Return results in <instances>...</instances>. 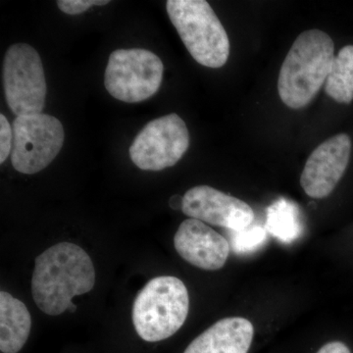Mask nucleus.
I'll list each match as a JSON object with an SVG mask.
<instances>
[{
	"instance_id": "a211bd4d",
	"label": "nucleus",
	"mask_w": 353,
	"mask_h": 353,
	"mask_svg": "<svg viewBox=\"0 0 353 353\" xmlns=\"http://www.w3.org/2000/svg\"><path fill=\"white\" fill-rule=\"evenodd\" d=\"M13 132L3 114L0 115V163H3L12 152Z\"/></svg>"
},
{
	"instance_id": "aec40b11",
	"label": "nucleus",
	"mask_w": 353,
	"mask_h": 353,
	"mask_svg": "<svg viewBox=\"0 0 353 353\" xmlns=\"http://www.w3.org/2000/svg\"><path fill=\"white\" fill-rule=\"evenodd\" d=\"M170 206L174 210H176V209H182L183 206V197L180 196H174L171 197Z\"/></svg>"
},
{
	"instance_id": "423d86ee",
	"label": "nucleus",
	"mask_w": 353,
	"mask_h": 353,
	"mask_svg": "<svg viewBox=\"0 0 353 353\" xmlns=\"http://www.w3.org/2000/svg\"><path fill=\"white\" fill-rule=\"evenodd\" d=\"M11 162L14 169L32 175L48 166L63 146L61 122L48 114L19 116L12 124Z\"/></svg>"
},
{
	"instance_id": "f257e3e1",
	"label": "nucleus",
	"mask_w": 353,
	"mask_h": 353,
	"mask_svg": "<svg viewBox=\"0 0 353 353\" xmlns=\"http://www.w3.org/2000/svg\"><path fill=\"white\" fill-rule=\"evenodd\" d=\"M95 270L80 246L60 243L36 259L32 279L34 303L43 313L58 316L69 310L72 299L94 289Z\"/></svg>"
},
{
	"instance_id": "f3484780",
	"label": "nucleus",
	"mask_w": 353,
	"mask_h": 353,
	"mask_svg": "<svg viewBox=\"0 0 353 353\" xmlns=\"http://www.w3.org/2000/svg\"><path fill=\"white\" fill-rule=\"evenodd\" d=\"M108 3V0H59L57 1L60 10L68 15H78L85 12L90 7L103 6Z\"/></svg>"
},
{
	"instance_id": "6e6552de",
	"label": "nucleus",
	"mask_w": 353,
	"mask_h": 353,
	"mask_svg": "<svg viewBox=\"0 0 353 353\" xmlns=\"http://www.w3.org/2000/svg\"><path fill=\"white\" fill-rule=\"evenodd\" d=\"M190 145L185 121L175 113L148 123L130 148V157L145 171H161L178 163Z\"/></svg>"
},
{
	"instance_id": "39448f33",
	"label": "nucleus",
	"mask_w": 353,
	"mask_h": 353,
	"mask_svg": "<svg viewBox=\"0 0 353 353\" xmlns=\"http://www.w3.org/2000/svg\"><path fill=\"white\" fill-rule=\"evenodd\" d=\"M163 63L152 51L117 50L109 57L104 85L114 99L136 103L157 94L163 79Z\"/></svg>"
},
{
	"instance_id": "4468645a",
	"label": "nucleus",
	"mask_w": 353,
	"mask_h": 353,
	"mask_svg": "<svg viewBox=\"0 0 353 353\" xmlns=\"http://www.w3.org/2000/svg\"><path fill=\"white\" fill-rule=\"evenodd\" d=\"M325 92L338 103L353 101V46H345L334 57Z\"/></svg>"
},
{
	"instance_id": "2eb2a0df",
	"label": "nucleus",
	"mask_w": 353,
	"mask_h": 353,
	"mask_svg": "<svg viewBox=\"0 0 353 353\" xmlns=\"http://www.w3.org/2000/svg\"><path fill=\"white\" fill-rule=\"evenodd\" d=\"M266 227L282 240H294L299 234V209L292 202L281 199L267 210Z\"/></svg>"
},
{
	"instance_id": "6ab92c4d",
	"label": "nucleus",
	"mask_w": 353,
	"mask_h": 353,
	"mask_svg": "<svg viewBox=\"0 0 353 353\" xmlns=\"http://www.w3.org/2000/svg\"><path fill=\"white\" fill-rule=\"evenodd\" d=\"M317 353H352L347 345L341 341H331L323 345Z\"/></svg>"
},
{
	"instance_id": "7ed1b4c3",
	"label": "nucleus",
	"mask_w": 353,
	"mask_h": 353,
	"mask_svg": "<svg viewBox=\"0 0 353 353\" xmlns=\"http://www.w3.org/2000/svg\"><path fill=\"white\" fill-rule=\"evenodd\" d=\"M189 309V292L182 281L161 276L150 280L139 292L132 306V324L143 341L157 343L182 328Z\"/></svg>"
},
{
	"instance_id": "f8f14e48",
	"label": "nucleus",
	"mask_w": 353,
	"mask_h": 353,
	"mask_svg": "<svg viewBox=\"0 0 353 353\" xmlns=\"http://www.w3.org/2000/svg\"><path fill=\"white\" fill-rule=\"evenodd\" d=\"M254 328L243 317L221 319L199 334L183 353H248Z\"/></svg>"
},
{
	"instance_id": "dca6fc26",
	"label": "nucleus",
	"mask_w": 353,
	"mask_h": 353,
	"mask_svg": "<svg viewBox=\"0 0 353 353\" xmlns=\"http://www.w3.org/2000/svg\"><path fill=\"white\" fill-rule=\"evenodd\" d=\"M250 228V227H248ZM240 232H234L233 246L236 252H248L256 248L265 240V230L261 227H253Z\"/></svg>"
},
{
	"instance_id": "f03ea898",
	"label": "nucleus",
	"mask_w": 353,
	"mask_h": 353,
	"mask_svg": "<svg viewBox=\"0 0 353 353\" xmlns=\"http://www.w3.org/2000/svg\"><path fill=\"white\" fill-rule=\"evenodd\" d=\"M334 59V43L328 34L314 29L299 34L279 75V95L285 105H308L326 83Z\"/></svg>"
},
{
	"instance_id": "1a4fd4ad",
	"label": "nucleus",
	"mask_w": 353,
	"mask_h": 353,
	"mask_svg": "<svg viewBox=\"0 0 353 353\" xmlns=\"http://www.w3.org/2000/svg\"><path fill=\"white\" fill-rule=\"evenodd\" d=\"M182 211L192 219L240 232L252 226L254 211L246 202L209 185H196L183 196Z\"/></svg>"
},
{
	"instance_id": "9b49d317",
	"label": "nucleus",
	"mask_w": 353,
	"mask_h": 353,
	"mask_svg": "<svg viewBox=\"0 0 353 353\" xmlns=\"http://www.w3.org/2000/svg\"><path fill=\"white\" fill-rule=\"evenodd\" d=\"M174 245L183 259L206 271L219 270L230 254L229 241L222 234L192 218L183 221L179 227Z\"/></svg>"
},
{
	"instance_id": "9d476101",
	"label": "nucleus",
	"mask_w": 353,
	"mask_h": 353,
	"mask_svg": "<svg viewBox=\"0 0 353 353\" xmlns=\"http://www.w3.org/2000/svg\"><path fill=\"white\" fill-rule=\"evenodd\" d=\"M352 154V139L339 134L327 139L311 153L301 176V185L307 196L324 199L340 182Z\"/></svg>"
},
{
	"instance_id": "ddd939ff",
	"label": "nucleus",
	"mask_w": 353,
	"mask_h": 353,
	"mask_svg": "<svg viewBox=\"0 0 353 353\" xmlns=\"http://www.w3.org/2000/svg\"><path fill=\"white\" fill-rule=\"evenodd\" d=\"M32 318L19 299L2 290L0 292V350L17 353L29 338Z\"/></svg>"
},
{
	"instance_id": "20e7f679",
	"label": "nucleus",
	"mask_w": 353,
	"mask_h": 353,
	"mask_svg": "<svg viewBox=\"0 0 353 353\" xmlns=\"http://www.w3.org/2000/svg\"><path fill=\"white\" fill-rule=\"evenodd\" d=\"M167 13L190 55L202 66L221 68L230 55L226 30L204 0H169Z\"/></svg>"
},
{
	"instance_id": "0eeeda50",
	"label": "nucleus",
	"mask_w": 353,
	"mask_h": 353,
	"mask_svg": "<svg viewBox=\"0 0 353 353\" xmlns=\"http://www.w3.org/2000/svg\"><path fill=\"white\" fill-rule=\"evenodd\" d=\"M3 85L9 108L19 116L43 112L46 88L38 51L27 43H15L6 51Z\"/></svg>"
}]
</instances>
